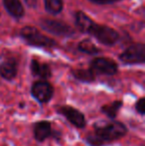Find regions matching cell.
Segmentation results:
<instances>
[{
	"mask_svg": "<svg viewBox=\"0 0 145 146\" xmlns=\"http://www.w3.org/2000/svg\"><path fill=\"white\" fill-rule=\"evenodd\" d=\"M128 128L121 121L110 119V121H97L93 125V130L85 137L89 146H103L124 137Z\"/></svg>",
	"mask_w": 145,
	"mask_h": 146,
	"instance_id": "obj_1",
	"label": "cell"
},
{
	"mask_svg": "<svg viewBox=\"0 0 145 146\" xmlns=\"http://www.w3.org/2000/svg\"><path fill=\"white\" fill-rule=\"evenodd\" d=\"M21 37L28 43L29 45L36 47H53L56 45L54 40L48 38L45 35L41 34L36 28L27 26L24 27L20 32Z\"/></svg>",
	"mask_w": 145,
	"mask_h": 146,
	"instance_id": "obj_2",
	"label": "cell"
},
{
	"mask_svg": "<svg viewBox=\"0 0 145 146\" xmlns=\"http://www.w3.org/2000/svg\"><path fill=\"white\" fill-rule=\"evenodd\" d=\"M57 113L64 116L73 126L83 129L87 126V119L81 110L72 106H60L56 108Z\"/></svg>",
	"mask_w": 145,
	"mask_h": 146,
	"instance_id": "obj_3",
	"label": "cell"
},
{
	"mask_svg": "<svg viewBox=\"0 0 145 146\" xmlns=\"http://www.w3.org/2000/svg\"><path fill=\"white\" fill-rule=\"evenodd\" d=\"M31 96L40 104H48L54 96V88L45 80L37 81L31 87Z\"/></svg>",
	"mask_w": 145,
	"mask_h": 146,
	"instance_id": "obj_4",
	"label": "cell"
},
{
	"mask_svg": "<svg viewBox=\"0 0 145 146\" xmlns=\"http://www.w3.org/2000/svg\"><path fill=\"white\" fill-rule=\"evenodd\" d=\"M122 63L127 65L143 64L145 61V46L143 44H135L128 47L119 56Z\"/></svg>",
	"mask_w": 145,
	"mask_h": 146,
	"instance_id": "obj_5",
	"label": "cell"
},
{
	"mask_svg": "<svg viewBox=\"0 0 145 146\" xmlns=\"http://www.w3.org/2000/svg\"><path fill=\"white\" fill-rule=\"evenodd\" d=\"M89 34H91L95 38H97L101 43L105 45H113L119 38V35L115 30L110 27L103 25H97L95 23Z\"/></svg>",
	"mask_w": 145,
	"mask_h": 146,
	"instance_id": "obj_6",
	"label": "cell"
},
{
	"mask_svg": "<svg viewBox=\"0 0 145 146\" xmlns=\"http://www.w3.org/2000/svg\"><path fill=\"white\" fill-rule=\"evenodd\" d=\"M91 69L95 74L113 76L117 73L118 66L114 61L107 58H97L91 63Z\"/></svg>",
	"mask_w": 145,
	"mask_h": 146,
	"instance_id": "obj_7",
	"label": "cell"
},
{
	"mask_svg": "<svg viewBox=\"0 0 145 146\" xmlns=\"http://www.w3.org/2000/svg\"><path fill=\"white\" fill-rule=\"evenodd\" d=\"M41 26L44 30L53 33V34L59 35V36H73L75 33L72 27L63 23V22L57 21V20L43 19L41 20Z\"/></svg>",
	"mask_w": 145,
	"mask_h": 146,
	"instance_id": "obj_8",
	"label": "cell"
},
{
	"mask_svg": "<svg viewBox=\"0 0 145 146\" xmlns=\"http://www.w3.org/2000/svg\"><path fill=\"white\" fill-rule=\"evenodd\" d=\"M52 123L48 120H40L33 124V136L37 142H44L51 138Z\"/></svg>",
	"mask_w": 145,
	"mask_h": 146,
	"instance_id": "obj_9",
	"label": "cell"
},
{
	"mask_svg": "<svg viewBox=\"0 0 145 146\" xmlns=\"http://www.w3.org/2000/svg\"><path fill=\"white\" fill-rule=\"evenodd\" d=\"M18 68L15 59H8L0 65V76L6 81H11L17 76Z\"/></svg>",
	"mask_w": 145,
	"mask_h": 146,
	"instance_id": "obj_10",
	"label": "cell"
},
{
	"mask_svg": "<svg viewBox=\"0 0 145 146\" xmlns=\"http://www.w3.org/2000/svg\"><path fill=\"white\" fill-rule=\"evenodd\" d=\"M123 106V102L120 100H114V102H111L109 104H103L101 108V111L103 114H105V116H107L109 119H115L116 116L118 115L120 110Z\"/></svg>",
	"mask_w": 145,
	"mask_h": 146,
	"instance_id": "obj_11",
	"label": "cell"
},
{
	"mask_svg": "<svg viewBox=\"0 0 145 146\" xmlns=\"http://www.w3.org/2000/svg\"><path fill=\"white\" fill-rule=\"evenodd\" d=\"M31 72L32 75L39 77L42 80H47L52 76L51 69L47 64H41L37 60H32L31 62Z\"/></svg>",
	"mask_w": 145,
	"mask_h": 146,
	"instance_id": "obj_12",
	"label": "cell"
},
{
	"mask_svg": "<svg viewBox=\"0 0 145 146\" xmlns=\"http://www.w3.org/2000/svg\"><path fill=\"white\" fill-rule=\"evenodd\" d=\"M7 12L15 18H20L24 15V8L20 0H3Z\"/></svg>",
	"mask_w": 145,
	"mask_h": 146,
	"instance_id": "obj_13",
	"label": "cell"
},
{
	"mask_svg": "<svg viewBox=\"0 0 145 146\" xmlns=\"http://www.w3.org/2000/svg\"><path fill=\"white\" fill-rule=\"evenodd\" d=\"M75 24L77 28L85 33H89V31L95 25V22L83 12H77L75 13Z\"/></svg>",
	"mask_w": 145,
	"mask_h": 146,
	"instance_id": "obj_14",
	"label": "cell"
},
{
	"mask_svg": "<svg viewBox=\"0 0 145 146\" xmlns=\"http://www.w3.org/2000/svg\"><path fill=\"white\" fill-rule=\"evenodd\" d=\"M72 74L75 80L81 83H93L95 80V74L91 69H75L73 70Z\"/></svg>",
	"mask_w": 145,
	"mask_h": 146,
	"instance_id": "obj_15",
	"label": "cell"
},
{
	"mask_svg": "<svg viewBox=\"0 0 145 146\" xmlns=\"http://www.w3.org/2000/svg\"><path fill=\"white\" fill-rule=\"evenodd\" d=\"M79 50L81 51V52L85 53V54H89V55H95L99 52V50L95 47V45L89 40L81 41L79 44Z\"/></svg>",
	"mask_w": 145,
	"mask_h": 146,
	"instance_id": "obj_16",
	"label": "cell"
},
{
	"mask_svg": "<svg viewBox=\"0 0 145 146\" xmlns=\"http://www.w3.org/2000/svg\"><path fill=\"white\" fill-rule=\"evenodd\" d=\"M47 11L52 14H58L63 9V0H45Z\"/></svg>",
	"mask_w": 145,
	"mask_h": 146,
	"instance_id": "obj_17",
	"label": "cell"
},
{
	"mask_svg": "<svg viewBox=\"0 0 145 146\" xmlns=\"http://www.w3.org/2000/svg\"><path fill=\"white\" fill-rule=\"evenodd\" d=\"M134 108H135V111L137 113H139L140 115H144L145 114V98H140L137 102L134 104Z\"/></svg>",
	"mask_w": 145,
	"mask_h": 146,
	"instance_id": "obj_18",
	"label": "cell"
},
{
	"mask_svg": "<svg viewBox=\"0 0 145 146\" xmlns=\"http://www.w3.org/2000/svg\"><path fill=\"white\" fill-rule=\"evenodd\" d=\"M51 138H54L55 140H57V141L62 140V132L56 130V129H53L52 134H51Z\"/></svg>",
	"mask_w": 145,
	"mask_h": 146,
	"instance_id": "obj_19",
	"label": "cell"
},
{
	"mask_svg": "<svg viewBox=\"0 0 145 146\" xmlns=\"http://www.w3.org/2000/svg\"><path fill=\"white\" fill-rule=\"evenodd\" d=\"M89 1L97 4H105V3H111V2H114L115 0H89Z\"/></svg>",
	"mask_w": 145,
	"mask_h": 146,
	"instance_id": "obj_20",
	"label": "cell"
},
{
	"mask_svg": "<svg viewBox=\"0 0 145 146\" xmlns=\"http://www.w3.org/2000/svg\"><path fill=\"white\" fill-rule=\"evenodd\" d=\"M26 1H27V3L29 4L30 6H32V7L37 5V0H26Z\"/></svg>",
	"mask_w": 145,
	"mask_h": 146,
	"instance_id": "obj_21",
	"label": "cell"
},
{
	"mask_svg": "<svg viewBox=\"0 0 145 146\" xmlns=\"http://www.w3.org/2000/svg\"><path fill=\"white\" fill-rule=\"evenodd\" d=\"M19 106H20V108H24V104H19Z\"/></svg>",
	"mask_w": 145,
	"mask_h": 146,
	"instance_id": "obj_22",
	"label": "cell"
}]
</instances>
